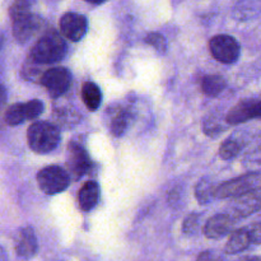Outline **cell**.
<instances>
[{
	"label": "cell",
	"instance_id": "obj_8",
	"mask_svg": "<svg viewBox=\"0 0 261 261\" xmlns=\"http://www.w3.org/2000/svg\"><path fill=\"white\" fill-rule=\"evenodd\" d=\"M261 211V188L249 191L233 199L229 205V214L234 219L246 218Z\"/></svg>",
	"mask_w": 261,
	"mask_h": 261
},
{
	"label": "cell",
	"instance_id": "obj_10",
	"mask_svg": "<svg viewBox=\"0 0 261 261\" xmlns=\"http://www.w3.org/2000/svg\"><path fill=\"white\" fill-rule=\"evenodd\" d=\"M88 30V20L84 15L78 13H65L60 19V32L68 40H82Z\"/></svg>",
	"mask_w": 261,
	"mask_h": 261
},
{
	"label": "cell",
	"instance_id": "obj_28",
	"mask_svg": "<svg viewBox=\"0 0 261 261\" xmlns=\"http://www.w3.org/2000/svg\"><path fill=\"white\" fill-rule=\"evenodd\" d=\"M247 231H249L251 244L261 245V222L252 223L251 226L247 227Z\"/></svg>",
	"mask_w": 261,
	"mask_h": 261
},
{
	"label": "cell",
	"instance_id": "obj_21",
	"mask_svg": "<svg viewBox=\"0 0 261 261\" xmlns=\"http://www.w3.org/2000/svg\"><path fill=\"white\" fill-rule=\"evenodd\" d=\"M216 189L211 181L201 180L196 186V199L200 201V204H208L212 199L216 198Z\"/></svg>",
	"mask_w": 261,
	"mask_h": 261
},
{
	"label": "cell",
	"instance_id": "obj_14",
	"mask_svg": "<svg viewBox=\"0 0 261 261\" xmlns=\"http://www.w3.org/2000/svg\"><path fill=\"white\" fill-rule=\"evenodd\" d=\"M99 199V185L94 181H88L82 186L78 195L79 208L83 212H89L97 205Z\"/></svg>",
	"mask_w": 261,
	"mask_h": 261
},
{
	"label": "cell",
	"instance_id": "obj_13",
	"mask_svg": "<svg viewBox=\"0 0 261 261\" xmlns=\"http://www.w3.org/2000/svg\"><path fill=\"white\" fill-rule=\"evenodd\" d=\"M251 119H256V99H242L232 107L227 115L226 121L231 125H237Z\"/></svg>",
	"mask_w": 261,
	"mask_h": 261
},
{
	"label": "cell",
	"instance_id": "obj_16",
	"mask_svg": "<svg viewBox=\"0 0 261 261\" xmlns=\"http://www.w3.org/2000/svg\"><path fill=\"white\" fill-rule=\"evenodd\" d=\"M82 98L89 111H96L99 109L102 102V92L99 87L93 82H86L82 88Z\"/></svg>",
	"mask_w": 261,
	"mask_h": 261
},
{
	"label": "cell",
	"instance_id": "obj_17",
	"mask_svg": "<svg viewBox=\"0 0 261 261\" xmlns=\"http://www.w3.org/2000/svg\"><path fill=\"white\" fill-rule=\"evenodd\" d=\"M132 119V114L127 110L120 109L115 111V114L111 116V120H110V130H111L112 135L121 137L122 134H125Z\"/></svg>",
	"mask_w": 261,
	"mask_h": 261
},
{
	"label": "cell",
	"instance_id": "obj_33",
	"mask_svg": "<svg viewBox=\"0 0 261 261\" xmlns=\"http://www.w3.org/2000/svg\"><path fill=\"white\" fill-rule=\"evenodd\" d=\"M2 261H7V255H5L4 249H2Z\"/></svg>",
	"mask_w": 261,
	"mask_h": 261
},
{
	"label": "cell",
	"instance_id": "obj_20",
	"mask_svg": "<svg viewBox=\"0 0 261 261\" xmlns=\"http://www.w3.org/2000/svg\"><path fill=\"white\" fill-rule=\"evenodd\" d=\"M24 120H27L25 116L24 103H14L7 109L4 112V121L5 124L9 126H17V125L22 124Z\"/></svg>",
	"mask_w": 261,
	"mask_h": 261
},
{
	"label": "cell",
	"instance_id": "obj_29",
	"mask_svg": "<svg viewBox=\"0 0 261 261\" xmlns=\"http://www.w3.org/2000/svg\"><path fill=\"white\" fill-rule=\"evenodd\" d=\"M196 261H223V257L216 251H204L199 255Z\"/></svg>",
	"mask_w": 261,
	"mask_h": 261
},
{
	"label": "cell",
	"instance_id": "obj_26",
	"mask_svg": "<svg viewBox=\"0 0 261 261\" xmlns=\"http://www.w3.org/2000/svg\"><path fill=\"white\" fill-rule=\"evenodd\" d=\"M199 224H200V216L195 213L190 214V216L184 221L182 232L186 234H194L198 231Z\"/></svg>",
	"mask_w": 261,
	"mask_h": 261
},
{
	"label": "cell",
	"instance_id": "obj_32",
	"mask_svg": "<svg viewBox=\"0 0 261 261\" xmlns=\"http://www.w3.org/2000/svg\"><path fill=\"white\" fill-rule=\"evenodd\" d=\"M87 3H91V4H102V3L107 2V0H84Z\"/></svg>",
	"mask_w": 261,
	"mask_h": 261
},
{
	"label": "cell",
	"instance_id": "obj_1",
	"mask_svg": "<svg viewBox=\"0 0 261 261\" xmlns=\"http://www.w3.org/2000/svg\"><path fill=\"white\" fill-rule=\"evenodd\" d=\"M68 51L64 38L56 31H46L33 45L30 56L42 65L63 60Z\"/></svg>",
	"mask_w": 261,
	"mask_h": 261
},
{
	"label": "cell",
	"instance_id": "obj_24",
	"mask_svg": "<svg viewBox=\"0 0 261 261\" xmlns=\"http://www.w3.org/2000/svg\"><path fill=\"white\" fill-rule=\"evenodd\" d=\"M43 102L40 101V99H31L27 103H24V110H25V116H27V120H35L40 116L43 112Z\"/></svg>",
	"mask_w": 261,
	"mask_h": 261
},
{
	"label": "cell",
	"instance_id": "obj_23",
	"mask_svg": "<svg viewBox=\"0 0 261 261\" xmlns=\"http://www.w3.org/2000/svg\"><path fill=\"white\" fill-rule=\"evenodd\" d=\"M33 4H35V0H14L9 9V14L12 19L32 12Z\"/></svg>",
	"mask_w": 261,
	"mask_h": 261
},
{
	"label": "cell",
	"instance_id": "obj_5",
	"mask_svg": "<svg viewBox=\"0 0 261 261\" xmlns=\"http://www.w3.org/2000/svg\"><path fill=\"white\" fill-rule=\"evenodd\" d=\"M209 50L216 60L223 64H233L239 60L241 47L239 41L229 35H217L209 41Z\"/></svg>",
	"mask_w": 261,
	"mask_h": 261
},
{
	"label": "cell",
	"instance_id": "obj_22",
	"mask_svg": "<svg viewBox=\"0 0 261 261\" xmlns=\"http://www.w3.org/2000/svg\"><path fill=\"white\" fill-rule=\"evenodd\" d=\"M42 64L37 63V61L33 60L32 58H28L27 61L24 63V66H23V76L25 79H30V81H35V79H38L41 82L43 74L46 73V70H42Z\"/></svg>",
	"mask_w": 261,
	"mask_h": 261
},
{
	"label": "cell",
	"instance_id": "obj_19",
	"mask_svg": "<svg viewBox=\"0 0 261 261\" xmlns=\"http://www.w3.org/2000/svg\"><path fill=\"white\" fill-rule=\"evenodd\" d=\"M242 148H244L242 140L239 137H234L233 135V137L228 138V139L222 143L221 148H219V155L223 160H232V158L240 154Z\"/></svg>",
	"mask_w": 261,
	"mask_h": 261
},
{
	"label": "cell",
	"instance_id": "obj_9",
	"mask_svg": "<svg viewBox=\"0 0 261 261\" xmlns=\"http://www.w3.org/2000/svg\"><path fill=\"white\" fill-rule=\"evenodd\" d=\"M89 167H91V158L87 150L75 142L69 143L68 153H66V168L70 177L79 180L82 176L86 175Z\"/></svg>",
	"mask_w": 261,
	"mask_h": 261
},
{
	"label": "cell",
	"instance_id": "obj_12",
	"mask_svg": "<svg viewBox=\"0 0 261 261\" xmlns=\"http://www.w3.org/2000/svg\"><path fill=\"white\" fill-rule=\"evenodd\" d=\"M15 254L24 260L32 259L38 249L37 239L32 227L19 229L15 236Z\"/></svg>",
	"mask_w": 261,
	"mask_h": 261
},
{
	"label": "cell",
	"instance_id": "obj_25",
	"mask_svg": "<svg viewBox=\"0 0 261 261\" xmlns=\"http://www.w3.org/2000/svg\"><path fill=\"white\" fill-rule=\"evenodd\" d=\"M144 41L148 45H150L152 47H154L155 50L160 51V53H166V50H167V41H166L165 36H162L158 32L148 33L147 37L144 38Z\"/></svg>",
	"mask_w": 261,
	"mask_h": 261
},
{
	"label": "cell",
	"instance_id": "obj_11",
	"mask_svg": "<svg viewBox=\"0 0 261 261\" xmlns=\"http://www.w3.org/2000/svg\"><path fill=\"white\" fill-rule=\"evenodd\" d=\"M234 221L236 219L231 214H217V216H213L206 221L205 227H204V233L208 239L212 240L223 239L224 236L233 232Z\"/></svg>",
	"mask_w": 261,
	"mask_h": 261
},
{
	"label": "cell",
	"instance_id": "obj_34",
	"mask_svg": "<svg viewBox=\"0 0 261 261\" xmlns=\"http://www.w3.org/2000/svg\"><path fill=\"white\" fill-rule=\"evenodd\" d=\"M257 222H261V211L257 213Z\"/></svg>",
	"mask_w": 261,
	"mask_h": 261
},
{
	"label": "cell",
	"instance_id": "obj_30",
	"mask_svg": "<svg viewBox=\"0 0 261 261\" xmlns=\"http://www.w3.org/2000/svg\"><path fill=\"white\" fill-rule=\"evenodd\" d=\"M237 261H261V256H246L241 257V259Z\"/></svg>",
	"mask_w": 261,
	"mask_h": 261
},
{
	"label": "cell",
	"instance_id": "obj_31",
	"mask_svg": "<svg viewBox=\"0 0 261 261\" xmlns=\"http://www.w3.org/2000/svg\"><path fill=\"white\" fill-rule=\"evenodd\" d=\"M256 119H261V98L256 99Z\"/></svg>",
	"mask_w": 261,
	"mask_h": 261
},
{
	"label": "cell",
	"instance_id": "obj_27",
	"mask_svg": "<svg viewBox=\"0 0 261 261\" xmlns=\"http://www.w3.org/2000/svg\"><path fill=\"white\" fill-rule=\"evenodd\" d=\"M222 130H223V126L217 120H206L205 124H204V132L211 137H217V135L221 134Z\"/></svg>",
	"mask_w": 261,
	"mask_h": 261
},
{
	"label": "cell",
	"instance_id": "obj_15",
	"mask_svg": "<svg viewBox=\"0 0 261 261\" xmlns=\"http://www.w3.org/2000/svg\"><path fill=\"white\" fill-rule=\"evenodd\" d=\"M251 244V240H250V234L247 228H240L234 229L231 234H229V239L227 241L226 247H224V251L226 254L233 255L239 254V252L244 251Z\"/></svg>",
	"mask_w": 261,
	"mask_h": 261
},
{
	"label": "cell",
	"instance_id": "obj_7",
	"mask_svg": "<svg viewBox=\"0 0 261 261\" xmlns=\"http://www.w3.org/2000/svg\"><path fill=\"white\" fill-rule=\"evenodd\" d=\"M41 84L47 89L53 98H58L65 94L71 86L70 71L63 66H56L46 70L41 79Z\"/></svg>",
	"mask_w": 261,
	"mask_h": 261
},
{
	"label": "cell",
	"instance_id": "obj_3",
	"mask_svg": "<svg viewBox=\"0 0 261 261\" xmlns=\"http://www.w3.org/2000/svg\"><path fill=\"white\" fill-rule=\"evenodd\" d=\"M261 188V173H247L240 177L229 180L227 182L221 184L216 189L217 199H227V198H237L240 195Z\"/></svg>",
	"mask_w": 261,
	"mask_h": 261
},
{
	"label": "cell",
	"instance_id": "obj_4",
	"mask_svg": "<svg viewBox=\"0 0 261 261\" xmlns=\"http://www.w3.org/2000/svg\"><path fill=\"white\" fill-rule=\"evenodd\" d=\"M38 188L47 195L63 193L70 185V175L59 166H48L37 173Z\"/></svg>",
	"mask_w": 261,
	"mask_h": 261
},
{
	"label": "cell",
	"instance_id": "obj_2",
	"mask_svg": "<svg viewBox=\"0 0 261 261\" xmlns=\"http://www.w3.org/2000/svg\"><path fill=\"white\" fill-rule=\"evenodd\" d=\"M28 145L38 154L53 152L60 143L59 127L47 121H36L27 132Z\"/></svg>",
	"mask_w": 261,
	"mask_h": 261
},
{
	"label": "cell",
	"instance_id": "obj_6",
	"mask_svg": "<svg viewBox=\"0 0 261 261\" xmlns=\"http://www.w3.org/2000/svg\"><path fill=\"white\" fill-rule=\"evenodd\" d=\"M43 25L45 22L40 15L27 13L13 18V36L19 43H27L43 30Z\"/></svg>",
	"mask_w": 261,
	"mask_h": 261
},
{
	"label": "cell",
	"instance_id": "obj_18",
	"mask_svg": "<svg viewBox=\"0 0 261 261\" xmlns=\"http://www.w3.org/2000/svg\"><path fill=\"white\" fill-rule=\"evenodd\" d=\"M226 86V79L221 75H217V74L205 75L201 81V88L208 97L219 96L224 91Z\"/></svg>",
	"mask_w": 261,
	"mask_h": 261
}]
</instances>
